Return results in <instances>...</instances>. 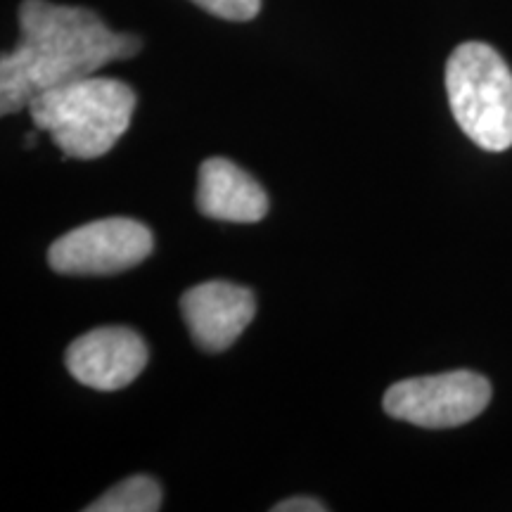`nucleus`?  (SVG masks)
Masks as SVG:
<instances>
[{
  "label": "nucleus",
  "instance_id": "1",
  "mask_svg": "<svg viewBox=\"0 0 512 512\" xmlns=\"http://www.w3.org/2000/svg\"><path fill=\"white\" fill-rule=\"evenodd\" d=\"M140 48L138 36L117 34L93 10L24 0L17 46L0 57V112L8 117L27 110L36 95L93 76Z\"/></svg>",
  "mask_w": 512,
  "mask_h": 512
},
{
  "label": "nucleus",
  "instance_id": "2",
  "mask_svg": "<svg viewBox=\"0 0 512 512\" xmlns=\"http://www.w3.org/2000/svg\"><path fill=\"white\" fill-rule=\"evenodd\" d=\"M136 93L117 79H86L64 83L36 95L29 114L38 131H46L64 157L98 159L119 143L131 126Z\"/></svg>",
  "mask_w": 512,
  "mask_h": 512
},
{
  "label": "nucleus",
  "instance_id": "3",
  "mask_svg": "<svg viewBox=\"0 0 512 512\" xmlns=\"http://www.w3.org/2000/svg\"><path fill=\"white\" fill-rule=\"evenodd\" d=\"M446 93L458 126L482 150L512 145V72L486 43H463L446 64Z\"/></svg>",
  "mask_w": 512,
  "mask_h": 512
},
{
  "label": "nucleus",
  "instance_id": "4",
  "mask_svg": "<svg viewBox=\"0 0 512 512\" xmlns=\"http://www.w3.org/2000/svg\"><path fill=\"white\" fill-rule=\"evenodd\" d=\"M491 384L472 370L413 377L396 382L384 394V413L427 430H446L475 420L489 406Z\"/></svg>",
  "mask_w": 512,
  "mask_h": 512
},
{
  "label": "nucleus",
  "instance_id": "5",
  "mask_svg": "<svg viewBox=\"0 0 512 512\" xmlns=\"http://www.w3.org/2000/svg\"><path fill=\"white\" fill-rule=\"evenodd\" d=\"M155 240L133 219H100L69 230L48 249V264L64 275H112L143 264Z\"/></svg>",
  "mask_w": 512,
  "mask_h": 512
},
{
  "label": "nucleus",
  "instance_id": "6",
  "mask_svg": "<svg viewBox=\"0 0 512 512\" xmlns=\"http://www.w3.org/2000/svg\"><path fill=\"white\" fill-rule=\"evenodd\" d=\"M64 363L74 380L86 387L117 392L143 373L147 347L131 328H98L69 344Z\"/></svg>",
  "mask_w": 512,
  "mask_h": 512
},
{
  "label": "nucleus",
  "instance_id": "7",
  "mask_svg": "<svg viewBox=\"0 0 512 512\" xmlns=\"http://www.w3.org/2000/svg\"><path fill=\"white\" fill-rule=\"evenodd\" d=\"M181 311L197 347L226 351L254 320L256 299L249 287L211 280L183 294Z\"/></svg>",
  "mask_w": 512,
  "mask_h": 512
},
{
  "label": "nucleus",
  "instance_id": "8",
  "mask_svg": "<svg viewBox=\"0 0 512 512\" xmlns=\"http://www.w3.org/2000/svg\"><path fill=\"white\" fill-rule=\"evenodd\" d=\"M197 209L216 221L256 223L266 216L268 195L238 164L211 157L200 166Z\"/></svg>",
  "mask_w": 512,
  "mask_h": 512
},
{
  "label": "nucleus",
  "instance_id": "9",
  "mask_svg": "<svg viewBox=\"0 0 512 512\" xmlns=\"http://www.w3.org/2000/svg\"><path fill=\"white\" fill-rule=\"evenodd\" d=\"M162 508V486L147 475L128 477L105 496L88 505V512H157Z\"/></svg>",
  "mask_w": 512,
  "mask_h": 512
},
{
  "label": "nucleus",
  "instance_id": "10",
  "mask_svg": "<svg viewBox=\"0 0 512 512\" xmlns=\"http://www.w3.org/2000/svg\"><path fill=\"white\" fill-rule=\"evenodd\" d=\"M192 3L200 5L209 15L230 19V22H249L261 10V0H192Z\"/></svg>",
  "mask_w": 512,
  "mask_h": 512
},
{
  "label": "nucleus",
  "instance_id": "11",
  "mask_svg": "<svg viewBox=\"0 0 512 512\" xmlns=\"http://www.w3.org/2000/svg\"><path fill=\"white\" fill-rule=\"evenodd\" d=\"M273 512H325V505H320L316 498H306V496H297V498H287V501L273 505Z\"/></svg>",
  "mask_w": 512,
  "mask_h": 512
}]
</instances>
